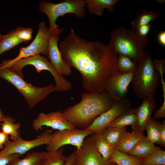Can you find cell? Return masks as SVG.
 Returning <instances> with one entry per match:
<instances>
[{
  "instance_id": "cell-25",
  "label": "cell",
  "mask_w": 165,
  "mask_h": 165,
  "mask_svg": "<svg viewBox=\"0 0 165 165\" xmlns=\"http://www.w3.org/2000/svg\"><path fill=\"white\" fill-rule=\"evenodd\" d=\"M135 108H130L115 119L108 127H122L134 126L136 122Z\"/></svg>"
},
{
  "instance_id": "cell-34",
  "label": "cell",
  "mask_w": 165,
  "mask_h": 165,
  "mask_svg": "<svg viewBox=\"0 0 165 165\" xmlns=\"http://www.w3.org/2000/svg\"><path fill=\"white\" fill-rule=\"evenodd\" d=\"M21 156L19 154H9L4 147L0 151V165H7Z\"/></svg>"
},
{
  "instance_id": "cell-15",
  "label": "cell",
  "mask_w": 165,
  "mask_h": 165,
  "mask_svg": "<svg viewBox=\"0 0 165 165\" xmlns=\"http://www.w3.org/2000/svg\"><path fill=\"white\" fill-rule=\"evenodd\" d=\"M60 40L58 35H49L48 57L50 62L61 75L69 76L71 74L72 71L62 58L58 45Z\"/></svg>"
},
{
  "instance_id": "cell-18",
  "label": "cell",
  "mask_w": 165,
  "mask_h": 165,
  "mask_svg": "<svg viewBox=\"0 0 165 165\" xmlns=\"http://www.w3.org/2000/svg\"><path fill=\"white\" fill-rule=\"evenodd\" d=\"M85 7L89 13L93 15L101 16L104 9H107L110 12H113L116 3L119 0H85Z\"/></svg>"
},
{
  "instance_id": "cell-40",
  "label": "cell",
  "mask_w": 165,
  "mask_h": 165,
  "mask_svg": "<svg viewBox=\"0 0 165 165\" xmlns=\"http://www.w3.org/2000/svg\"><path fill=\"white\" fill-rule=\"evenodd\" d=\"M64 165H76L72 153L67 157V159Z\"/></svg>"
},
{
  "instance_id": "cell-1",
  "label": "cell",
  "mask_w": 165,
  "mask_h": 165,
  "mask_svg": "<svg viewBox=\"0 0 165 165\" xmlns=\"http://www.w3.org/2000/svg\"><path fill=\"white\" fill-rule=\"evenodd\" d=\"M59 48L65 62L80 74L83 87L88 92L105 90L110 81L121 73L117 65L118 55L109 44L82 38L73 28Z\"/></svg>"
},
{
  "instance_id": "cell-23",
  "label": "cell",
  "mask_w": 165,
  "mask_h": 165,
  "mask_svg": "<svg viewBox=\"0 0 165 165\" xmlns=\"http://www.w3.org/2000/svg\"><path fill=\"white\" fill-rule=\"evenodd\" d=\"M108 162L117 165H141L139 158L121 152L114 148Z\"/></svg>"
},
{
  "instance_id": "cell-38",
  "label": "cell",
  "mask_w": 165,
  "mask_h": 165,
  "mask_svg": "<svg viewBox=\"0 0 165 165\" xmlns=\"http://www.w3.org/2000/svg\"><path fill=\"white\" fill-rule=\"evenodd\" d=\"M9 140V135L6 134L2 131H0V149H2L3 145Z\"/></svg>"
},
{
  "instance_id": "cell-32",
  "label": "cell",
  "mask_w": 165,
  "mask_h": 165,
  "mask_svg": "<svg viewBox=\"0 0 165 165\" xmlns=\"http://www.w3.org/2000/svg\"><path fill=\"white\" fill-rule=\"evenodd\" d=\"M13 31L15 35L23 42L31 39L32 30L30 28L18 27Z\"/></svg>"
},
{
  "instance_id": "cell-24",
  "label": "cell",
  "mask_w": 165,
  "mask_h": 165,
  "mask_svg": "<svg viewBox=\"0 0 165 165\" xmlns=\"http://www.w3.org/2000/svg\"><path fill=\"white\" fill-rule=\"evenodd\" d=\"M158 15V14L155 12L145 10L138 13L131 22L132 30L135 31L140 27L149 24L156 18Z\"/></svg>"
},
{
  "instance_id": "cell-43",
  "label": "cell",
  "mask_w": 165,
  "mask_h": 165,
  "mask_svg": "<svg viewBox=\"0 0 165 165\" xmlns=\"http://www.w3.org/2000/svg\"><path fill=\"white\" fill-rule=\"evenodd\" d=\"M109 165H117L114 163H110Z\"/></svg>"
},
{
  "instance_id": "cell-26",
  "label": "cell",
  "mask_w": 165,
  "mask_h": 165,
  "mask_svg": "<svg viewBox=\"0 0 165 165\" xmlns=\"http://www.w3.org/2000/svg\"><path fill=\"white\" fill-rule=\"evenodd\" d=\"M94 141L95 147L103 158L108 161L114 149L104 139L101 132L94 133Z\"/></svg>"
},
{
  "instance_id": "cell-13",
  "label": "cell",
  "mask_w": 165,
  "mask_h": 165,
  "mask_svg": "<svg viewBox=\"0 0 165 165\" xmlns=\"http://www.w3.org/2000/svg\"><path fill=\"white\" fill-rule=\"evenodd\" d=\"M51 131L47 130L35 139L25 140L22 138L16 140L8 141L5 144L9 154H17L21 156L29 150L40 145L48 144L50 141Z\"/></svg>"
},
{
  "instance_id": "cell-41",
  "label": "cell",
  "mask_w": 165,
  "mask_h": 165,
  "mask_svg": "<svg viewBox=\"0 0 165 165\" xmlns=\"http://www.w3.org/2000/svg\"><path fill=\"white\" fill-rule=\"evenodd\" d=\"M5 116L4 113L0 108V122H2L3 121Z\"/></svg>"
},
{
  "instance_id": "cell-16",
  "label": "cell",
  "mask_w": 165,
  "mask_h": 165,
  "mask_svg": "<svg viewBox=\"0 0 165 165\" xmlns=\"http://www.w3.org/2000/svg\"><path fill=\"white\" fill-rule=\"evenodd\" d=\"M156 108L154 97L149 96L143 98L141 105L135 108L136 120L135 125L132 127V131L143 133L147 123Z\"/></svg>"
},
{
  "instance_id": "cell-11",
  "label": "cell",
  "mask_w": 165,
  "mask_h": 165,
  "mask_svg": "<svg viewBox=\"0 0 165 165\" xmlns=\"http://www.w3.org/2000/svg\"><path fill=\"white\" fill-rule=\"evenodd\" d=\"M131 104L127 98L115 101L110 108L97 117L86 130L94 133L101 132L119 115L130 108Z\"/></svg>"
},
{
  "instance_id": "cell-29",
  "label": "cell",
  "mask_w": 165,
  "mask_h": 165,
  "mask_svg": "<svg viewBox=\"0 0 165 165\" xmlns=\"http://www.w3.org/2000/svg\"><path fill=\"white\" fill-rule=\"evenodd\" d=\"M22 42V40L15 35L13 30L10 31L3 35L0 43V55Z\"/></svg>"
},
{
  "instance_id": "cell-27",
  "label": "cell",
  "mask_w": 165,
  "mask_h": 165,
  "mask_svg": "<svg viewBox=\"0 0 165 165\" xmlns=\"http://www.w3.org/2000/svg\"><path fill=\"white\" fill-rule=\"evenodd\" d=\"M46 152H34L29 153L24 158H18L7 165H41L42 160Z\"/></svg>"
},
{
  "instance_id": "cell-33",
  "label": "cell",
  "mask_w": 165,
  "mask_h": 165,
  "mask_svg": "<svg viewBox=\"0 0 165 165\" xmlns=\"http://www.w3.org/2000/svg\"><path fill=\"white\" fill-rule=\"evenodd\" d=\"M151 27V25L148 24L140 27L136 31H134L146 48L147 47L148 45L147 35Z\"/></svg>"
},
{
  "instance_id": "cell-36",
  "label": "cell",
  "mask_w": 165,
  "mask_h": 165,
  "mask_svg": "<svg viewBox=\"0 0 165 165\" xmlns=\"http://www.w3.org/2000/svg\"><path fill=\"white\" fill-rule=\"evenodd\" d=\"M159 133L160 139V145L163 148L165 147V121L160 123L159 126Z\"/></svg>"
},
{
  "instance_id": "cell-20",
  "label": "cell",
  "mask_w": 165,
  "mask_h": 165,
  "mask_svg": "<svg viewBox=\"0 0 165 165\" xmlns=\"http://www.w3.org/2000/svg\"><path fill=\"white\" fill-rule=\"evenodd\" d=\"M15 121L12 117L6 116L0 123L1 131L9 135L11 139L13 141L21 138L19 131L20 124L18 122L15 123Z\"/></svg>"
},
{
  "instance_id": "cell-10",
  "label": "cell",
  "mask_w": 165,
  "mask_h": 165,
  "mask_svg": "<svg viewBox=\"0 0 165 165\" xmlns=\"http://www.w3.org/2000/svg\"><path fill=\"white\" fill-rule=\"evenodd\" d=\"M94 134L86 138L81 148L72 153L76 165H109L97 150Z\"/></svg>"
},
{
  "instance_id": "cell-31",
  "label": "cell",
  "mask_w": 165,
  "mask_h": 165,
  "mask_svg": "<svg viewBox=\"0 0 165 165\" xmlns=\"http://www.w3.org/2000/svg\"><path fill=\"white\" fill-rule=\"evenodd\" d=\"M117 63L119 70L122 73L135 71L138 64V63L134 62L128 57L121 55H118Z\"/></svg>"
},
{
  "instance_id": "cell-2",
  "label": "cell",
  "mask_w": 165,
  "mask_h": 165,
  "mask_svg": "<svg viewBox=\"0 0 165 165\" xmlns=\"http://www.w3.org/2000/svg\"><path fill=\"white\" fill-rule=\"evenodd\" d=\"M114 101L105 90L84 93L80 101L67 108L62 112L64 118L75 127L85 130L94 120L108 109Z\"/></svg>"
},
{
  "instance_id": "cell-21",
  "label": "cell",
  "mask_w": 165,
  "mask_h": 165,
  "mask_svg": "<svg viewBox=\"0 0 165 165\" xmlns=\"http://www.w3.org/2000/svg\"><path fill=\"white\" fill-rule=\"evenodd\" d=\"M126 131V127H108L101 133L104 139L114 148Z\"/></svg>"
},
{
  "instance_id": "cell-5",
  "label": "cell",
  "mask_w": 165,
  "mask_h": 165,
  "mask_svg": "<svg viewBox=\"0 0 165 165\" xmlns=\"http://www.w3.org/2000/svg\"><path fill=\"white\" fill-rule=\"evenodd\" d=\"M109 44L118 55L139 62L145 55L146 47L132 30L120 27L112 31Z\"/></svg>"
},
{
  "instance_id": "cell-19",
  "label": "cell",
  "mask_w": 165,
  "mask_h": 165,
  "mask_svg": "<svg viewBox=\"0 0 165 165\" xmlns=\"http://www.w3.org/2000/svg\"><path fill=\"white\" fill-rule=\"evenodd\" d=\"M160 149L144 136L127 154L132 156L140 158L145 157Z\"/></svg>"
},
{
  "instance_id": "cell-22",
  "label": "cell",
  "mask_w": 165,
  "mask_h": 165,
  "mask_svg": "<svg viewBox=\"0 0 165 165\" xmlns=\"http://www.w3.org/2000/svg\"><path fill=\"white\" fill-rule=\"evenodd\" d=\"M63 147L56 151L46 152L41 165H64L67 157L63 154Z\"/></svg>"
},
{
  "instance_id": "cell-39",
  "label": "cell",
  "mask_w": 165,
  "mask_h": 165,
  "mask_svg": "<svg viewBox=\"0 0 165 165\" xmlns=\"http://www.w3.org/2000/svg\"><path fill=\"white\" fill-rule=\"evenodd\" d=\"M158 39L159 43L162 46H165V31H161L158 35Z\"/></svg>"
},
{
  "instance_id": "cell-35",
  "label": "cell",
  "mask_w": 165,
  "mask_h": 165,
  "mask_svg": "<svg viewBox=\"0 0 165 165\" xmlns=\"http://www.w3.org/2000/svg\"><path fill=\"white\" fill-rule=\"evenodd\" d=\"M165 62L164 59H155L153 61L154 65L155 68L159 73L161 78V82L162 84L163 96V99L165 98V83L163 79L164 73V66Z\"/></svg>"
},
{
  "instance_id": "cell-3",
  "label": "cell",
  "mask_w": 165,
  "mask_h": 165,
  "mask_svg": "<svg viewBox=\"0 0 165 165\" xmlns=\"http://www.w3.org/2000/svg\"><path fill=\"white\" fill-rule=\"evenodd\" d=\"M159 73L155 68L150 53L146 51L138 63L131 82L137 97L143 99L149 96L154 97L160 85Z\"/></svg>"
},
{
  "instance_id": "cell-28",
  "label": "cell",
  "mask_w": 165,
  "mask_h": 165,
  "mask_svg": "<svg viewBox=\"0 0 165 165\" xmlns=\"http://www.w3.org/2000/svg\"><path fill=\"white\" fill-rule=\"evenodd\" d=\"M160 123L151 117L147 123L145 130L147 131V138L153 144L160 145L159 126Z\"/></svg>"
},
{
  "instance_id": "cell-4",
  "label": "cell",
  "mask_w": 165,
  "mask_h": 165,
  "mask_svg": "<svg viewBox=\"0 0 165 165\" xmlns=\"http://www.w3.org/2000/svg\"><path fill=\"white\" fill-rule=\"evenodd\" d=\"M86 4L85 0H66L58 3L41 0L39 2L38 8L39 12L45 14L49 19L50 34L58 35L64 31V29H59L56 24L57 18L67 13H72L75 14L77 18H82L86 13Z\"/></svg>"
},
{
  "instance_id": "cell-17",
  "label": "cell",
  "mask_w": 165,
  "mask_h": 165,
  "mask_svg": "<svg viewBox=\"0 0 165 165\" xmlns=\"http://www.w3.org/2000/svg\"><path fill=\"white\" fill-rule=\"evenodd\" d=\"M143 133L132 131H126L122 136L114 148L121 152L127 154L144 136Z\"/></svg>"
},
{
  "instance_id": "cell-12",
  "label": "cell",
  "mask_w": 165,
  "mask_h": 165,
  "mask_svg": "<svg viewBox=\"0 0 165 165\" xmlns=\"http://www.w3.org/2000/svg\"><path fill=\"white\" fill-rule=\"evenodd\" d=\"M46 126L53 129L61 130L76 128L64 117L62 112L59 110L45 113L40 112L33 121L32 127L36 131Z\"/></svg>"
},
{
  "instance_id": "cell-14",
  "label": "cell",
  "mask_w": 165,
  "mask_h": 165,
  "mask_svg": "<svg viewBox=\"0 0 165 165\" xmlns=\"http://www.w3.org/2000/svg\"><path fill=\"white\" fill-rule=\"evenodd\" d=\"M134 71L121 73L108 84L105 90L114 101H122L127 98L128 88L131 82Z\"/></svg>"
},
{
  "instance_id": "cell-8",
  "label": "cell",
  "mask_w": 165,
  "mask_h": 165,
  "mask_svg": "<svg viewBox=\"0 0 165 165\" xmlns=\"http://www.w3.org/2000/svg\"><path fill=\"white\" fill-rule=\"evenodd\" d=\"M49 28L45 22L41 21L38 24L37 34L33 42L26 47H22L18 56L10 60H4L0 63V67H5L19 60L42 53L48 56L49 47Z\"/></svg>"
},
{
  "instance_id": "cell-30",
  "label": "cell",
  "mask_w": 165,
  "mask_h": 165,
  "mask_svg": "<svg viewBox=\"0 0 165 165\" xmlns=\"http://www.w3.org/2000/svg\"><path fill=\"white\" fill-rule=\"evenodd\" d=\"M139 159L141 165H165V151L160 149Z\"/></svg>"
},
{
  "instance_id": "cell-6",
  "label": "cell",
  "mask_w": 165,
  "mask_h": 165,
  "mask_svg": "<svg viewBox=\"0 0 165 165\" xmlns=\"http://www.w3.org/2000/svg\"><path fill=\"white\" fill-rule=\"evenodd\" d=\"M0 78L8 81L16 88L24 96L31 109L51 93L56 91L54 85L38 87L28 83L11 67H0Z\"/></svg>"
},
{
  "instance_id": "cell-37",
  "label": "cell",
  "mask_w": 165,
  "mask_h": 165,
  "mask_svg": "<svg viewBox=\"0 0 165 165\" xmlns=\"http://www.w3.org/2000/svg\"><path fill=\"white\" fill-rule=\"evenodd\" d=\"M165 117V99H163V102L160 107L157 110L154 115L153 118L156 119Z\"/></svg>"
},
{
  "instance_id": "cell-7",
  "label": "cell",
  "mask_w": 165,
  "mask_h": 165,
  "mask_svg": "<svg viewBox=\"0 0 165 165\" xmlns=\"http://www.w3.org/2000/svg\"><path fill=\"white\" fill-rule=\"evenodd\" d=\"M27 65L34 66L38 73L43 70L49 72L54 79L56 91H67L72 89L71 82L58 72L47 58L39 54L19 60L5 67H12L18 74L23 77L22 70Z\"/></svg>"
},
{
  "instance_id": "cell-42",
  "label": "cell",
  "mask_w": 165,
  "mask_h": 165,
  "mask_svg": "<svg viewBox=\"0 0 165 165\" xmlns=\"http://www.w3.org/2000/svg\"><path fill=\"white\" fill-rule=\"evenodd\" d=\"M3 35H2L0 31V43L3 38Z\"/></svg>"
},
{
  "instance_id": "cell-9",
  "label": "cell",
  "mask_w": 165,
  "mask_h": 165,
  "mask_svg": "<svg viewBox=\"0 0 165 165\" xmlns=\"http://www.w3.org/2000/svg\"><path fill=\"white\" fill-rule=\"evenodd\" d=\"M94 134L91 131L77 128L57 130L51 133L50 141L46 149L47 151H56L65 145H70L79 149L84 139Z\"/></svg>"
}]
</instances>
